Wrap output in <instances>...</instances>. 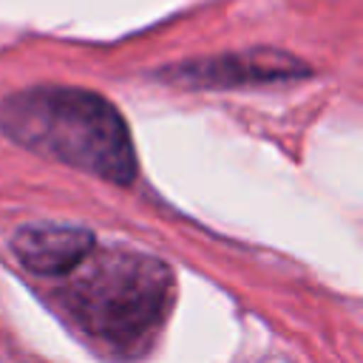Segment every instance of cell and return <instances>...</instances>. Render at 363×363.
I'll return each instance as SVG.
<instances>
[{
  "mask_svg": "<svg viewBox=\"0 0 363 363\" xmlns=\"http://www.w3.org/2000/svg\"><path fill=\"white\" fill-rule=\"evenodd\" d=\"M48 303L99 354L113 360L145 357L176 303L170 264L142 250L94 247L57 286Z\"/></svg>",
  "mask_w": 363,
  "mask_h": 363,
  "instance_id": "cell-1",
  "label": "cell"
},
{
  "mask_svg": "<svg viewBox=\"0 0 363 363\" xmlns=\"http://www.w3.org/2000/svg\"><path fill=\"white\" fill-rule=\"evenodd\" d=\"M0 130L28 153L128 187L139 176L136 145L122 111L79 85H28L0 99Z\"/></svg>",
  "mask_w": 363,
  "mask_h": 363,
  "instance_id": "cell-2",
  "label": "cell"
},
{
  "mask_svg": "<svg viewBox=\"0 0 363 363\" xmlns=\"http://www.w3.org/2000/svg\"><path fill=\"white\" fill-rule=\"evenodd\" d=\"M315 71L301 57L281 48H244L213 57L170 62L153 71L162 85L184 91H233V88H269L309 79Z\"/></svg>",
  "mask_w": 363,
  "mask_h": 363,
  "instance_id": "cell-3",
  "label": "cell"
},
{
  "mask_svg": "<svg viewBox=\"0 0 363 363\" xmlns=\"http://www.w3.org/2000/svg\"><path fill=\"white\" fill-rule=\"evenodd\" d=\"M20 267L43 278H65L96 247V235L79 224H23L9 241Z\"/></svg>",
  "mask_w": 363,
  "mask_h": 363,
  "instance_id": "cell-4",
  "label": "cell"
}]
</instances>
